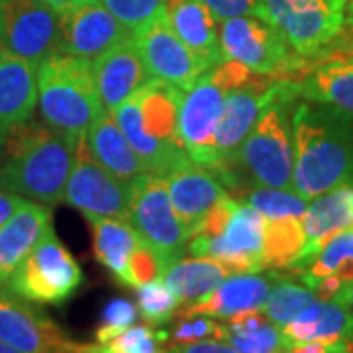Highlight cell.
Here are the masks:
<instances>
[{
	"mask_svg": "<svg viewBox=\"0 0 353 353\" xmlns=\"http://www.w3.org/2000/svg\"><path fill=\"white\" fill-rule=\"evenodd\" d=\"M292 190L312 201L353 185V116L324 104L296 102L292 108Z\"/></svg>",
	"mask_w": 353,
	"mask_h": 353,
	"instance_id": "6da1fadb",
	"label": "cell"
},
{
	"mask_svg": "<svg viewBox=\"0 0 353 353\" xmlns=\"http://www.w3.org/2000/svg\"><path fill=\"white\" fill-rule=\"evenodd\" d=\"M75 139L51 130L48 124L24 122L8 130L0 145V189L41 204L63 202L65 185L75 163Z\"/></svg>",
	"mask_w": 353,
	"mask_h": 353,
	"instance_id": "7a4b0ae2",
	"label": "cell"
},
{
	"mask_svg": "<svg viewBox=\"0 0 353 353\" xmlns=\"http://www.w3.org/2000/svg\"><path fill=\"white\" fill-rule=\"evenodd\" d=\"M183 92L171 83L152 79L110 112L145 171L163 179L189 159L179 138Z\"/></svg>",
	"mask_w": 353,
	"mask_h": 353,
	"instance_id": "3957f363",
	"label": "cell"
},
{
	"mask_svg": "<svg viewBox=\"0 0 353 353\" xmlns=\"http://www.w3.org/2000/svg\"><path fill=\"white\" fill-rule=\"evenodd\" d=\"M296 102V83L283 79L275 99L265 106L238 150L234 171L240 176L241 185V173H245L252 187L292 190V108Z\"/></svg>",
	"mask_w": 353,
	"mask_h": 353,
	"instance_id": "277c9868",
	"label": "cell"
},
{
	"mask_svg": "<svg viewBox=\"0 0 353 353\" xmlns=\"http://www.w3.org/2000/svg\"><path fill=\"white\" fill-rule=\"evenodd\" d=\"M38 104L43 122L69 139H79L104 112L92 61L55 51L38 65Z\"/></svg>",
	"mask_w": 353,
	"mask_h": 353,
	"instance_id": "5b68a950",
	"label": "cell"
},
{
	"mask_svg": "<svg viewBox=\"0 0 353 353\" xmlns=\"http://www.w3.org/2000/svg\"><path fill=\"white\" fill-rule=\"evenodd\" d=\"M245 65L226 59L210 67L204 75L183 92L179 104V138L185 152L196 165L210 169L216 176L222 163L216 152V128L222 116L228 90L250 81Z\"/></svg>",
	"mask_w": 353,
	"mask_h": 353,
	"instance_id": "8992f818",
	"label": "cell"
},
{
	"mask_svg": "<svg viewBox=\"0 0 353 353\" xmlns=\"http://www.w3.org/2000/svg\"><path fill=\"white\" fill-rule=\"evenodd\" d=\"M252 16L273 26L304 59H312L345 32L343 0H257Z\"/></svg>",
	"mask_w": 353,
	"mask_h": 353,
	"instance_id": "52a82bcc",
	"label": "cell"
},
{
	"mask_svg": "<svg viewBox=\"0 0 353 353\" xmlns=\"http://www.w3.org/2000/svg\"><path fill=\"white\" fill-rule=\"evenodd\" d=\"M222 59L245 65L255 75L294 81L306 59L294 53L287 39L261 18L245 14L220 22Z\"/></svg>",
	"mask_w": 353,
	"mask_h": 353,
	"instance_id": "ba28073f",
	"label": "cell"
},
{
	"mask_svg": "<svg viewBox=\"0 0 353 353\" xmlns=\"http://www.w3.org/2000/svg\"><path fill=\"white\" fill-rule=\"evenodd\" d=\"M81 283V265L59 241L51 226L14 271L8 289L28 303L61 306L79 290Z\"/></svg>",
	"mask_w": 353,
	"mask_h": 353,
	"instance_id": "9c48e42d",
	"label": "cell"
},
{
	"mask_svg": "<svg viewBox=\"0 0 353 353\" xmlns=\"http://www.w3.org/2000/svg\"><path fill=\"white\" fill-rule=\"evenodd\" d=\"M283 79H271V77L253 75L240 87L228 90L224 99L222 116L216 128V152L222 163V171L218 181L228 187V190H236L240 196L243 185L240 176L234 171V161L238 150L243 143L245 136L252 132L253 124L257 122L259 114L269 102L275 99Z\"/></svg>",
	"mask_w": 353,
	"mask_h": 353,
	"instance_id": "30bf717a",
	"label": "cell"
},
{
	"mask_svg": "<svg viewBox=\"0 0 353 353\" xmlns=\"http://www.w3.org/2000/svg\"><path fill=\"white\" fill-rule=\"evenodd\" d=\"M130 224L145 241L175 263L185 252L189 236L179 220L163 176L141 173L126 185Z\"/></svg>",
	"mask_w": 353,
	"mask_h": 353,
	"instance_id": "8fae6325",
	"label": "cell"
},
{
	"mask_svg": "<svg viewBox=\"0 0 353 353\" xmlns=\"http://www.w3.org/2000/svg\"><path fill=\"white\" fill-rule=\"evenodd\" d=\"M132 41L152 79L189 90L210 67L190 51L167 20L165 8L132 30Z\"/></svg>",
	"mask_w": 353,
	"mask_h": 353,
	"instance_id": "7c38bea8",
	"label": "cell"
},
{
	"mask_svg": "<svg viewBox=\"0 0 353 353\" xmlns=\"http://www.w3.org/2000/svg\"><path fill=\"white\" fill-rule=\"evenodd\" d=\"M265 216L240 202L218 236H194L187 243L194 257H210L226 267L230 275L263 271Z\"/></svg>",
	"mask_w": 353,
	"mask_h": 353,
	"instance_id": "4fadbf2b",
	"label": "cell"
},
{
	"mask_svg": "<svg viewBox=\"0 0 353 353\" xmlns=\"http://www.w3.org/2000/svg\"><path fill=\"white\" fill-rule=\"evenodd\" d=\"M63 202L90 220L118 218L130 222L126 185L114 179L88 152L87 134L75 143V163L65 185Z\"/></svg>",
	"mask_w": 353,
	"mask_h": 353,
	"instance_id": "5bb4252c",
	"label": "cell"
},
{
	"mask_svg": "<svg viewBox=\"0 0 353 353\" xmlns=\"http://www.w3.org/2000/svg\"><path fill=\"white\" fill-rule=\"evenodd\" d=\"M0 46L38 67L57 51V12L43 0H0Z\"/></svg>",
	"mask_w": 353,
	"mask_h": 353,
	"instance_id": "9a60e30c",
	"label": "cell"
},
{
	"mask_svg": "<svg viewBox=\"0 0 353 353\" xmlns=\"http://www.w3.org/2000/svg\"><path fill=\"white\" fill-rule=\"evenodd\" d=\"M299 99L353 116V32L341 34L294 79Z\"/></svg>",
	"mask_w": 353,
	"mask_h": 353,
	"instance_id": "2e32d148",
	"label": "cell"
},
{
	"mask_svg": "<svg viewBox=\"0 0 353 353\" xmlns=\"http://www.w3.org/2000/svg\"><path fill=\"white\" fill-rule=\"evenodd\" d=\"M59 46L57 51L94 59L122 39L132 36L101 0H73L57 10Z\"/></svg>",
	"mask_w": 353,
	"mask_h": 353,
	"instance_id": "e0dca14e",
	"label": "cell"
},
{
	"mask_svg": "<svg viewBox=\"0 0 353 353\" xmlns=\"http://www.w3.org/2000/svg\"><path fill=\"white\" fill-rule=\"evenodd\" d=\"M0 341L22 353H73V341L34 303L0 290Z\"/></svg>",
	"mask_w": 353,
	"mask_h": 353,
	"instance_id": "ac0fdd59",
	"label": "cell"
},
{
	"mask_svg": "<svg viewBox=\"0 0 353 353\" xmlns=\"http://www.w3.org/2000/svg\"><path fill=\"white\" fill-rule=\"evenodd\" d=\"M281 277L283 273L277 269H271L269 273L228 275L210 294L181 308L179 318L210 316L214 320H228L248 310H261L271 292V287Z\"/></svg>",
	"mask_w": 353,
	"mask_h": 353,
	"instance_id": "d6986e66",
	"label": "cell"
},
{
	"mask_svg": "<svg viewBox=\"0 0 353 353\" xmlns=\"http://www.w3.org/2000/svg\"><path fill=\"white\" fill-rule=\"evenodd\" d=\"M92 75L99 99L106 112H112L138 88L152 81V75L141 61L132 36L94 57Z\"/></svg>",
	"mask_w": 353,
	"mask_h": 353,
	"instance_id": "ffe728a7",
	"label": "cell"
},
{
	"mask_svg": "<svg viewBox=\"0 0 353 353\" xmlns=\"http://www.w3.org/2000/svg\"><path fill=\"white\" fill-rule=\"evenodd\" d=\"M304 248L287 271L299 273L314 259L326 241L353 226V185L338 187L308 202L303 214Z\"/></svg>",
	"mask_w": 353,
	"mask_h": 353,
	"instance_id": "44dd1931",
	"label": "cell"
},
{
	"mask_svg": "<svg viewBox=\"0 0 353 353\" xmlns=\"http://www.w3.org/2000/svg\"><path fill=\"white\" fill-rule=\"evenodd\" d=\"M165 181L169 187L173 208L187 230L189 238L192 230L199 226V222L206 216V212L224 194H228L224 185L218 181V176L210 169L194 163L190 157L187 161L176 165L175 169L165 176Z\"/></svg>",
	"mask_w": 353,
	"mask_h": 353,
	"instance_id": "7402d4cb",
	"label": "cell"
},
{
	"mask_svg": "<svg viewBox=\"0 0 353 353\" xmlns=\"http://www.w3.org/2000/svg\"><path fill=\"white\" fill-rule=\"evenodd\" d=\"M38 104V67L0 50V138L32 120Z\"/></svg>",
	"mask_w": 353,
	"mask_h": 353,
	"instance_id": "603a6c76",
	"label": "cell"
},
{
	"mask_svg": "<svg viewBox=\"0 0 353 353\" xmlns=\"http://www.w3.org/2000/svg\"><path fill=\"white\" fill-rule=\"evenodd\" d=\"M51 228L48 204L28 201L0 228V287L8 285L12 273Z\"/></svg>",
	"mask_w": 353,
	"mask_h": 353,
	"instance_id": "cb8c5ba5",
	"label": "cell"
},
{
	"mask_svg": "<svg viewBox=\"0 0 353 353\" xmlns=\"http://www.w3.org/2000/svg\"><path fill=\"white\" fill-rule=\"evenodd\" d=\"M165 14L173 32L208 67L224 61L218 20L202 0H169L165 4Z\"/></svg>",
	"mask_w": 353,
	"mask_h": 353,
	"instance_id": "d4e9b609",
	"label": "cell"
},
{
	"mask_svg": "<svg viewBox=\"0 0 353 353\" xmlns=\"http://www.w3.org/2000/svg\"><path fill=\"white\" fill-rule=\"evenodd\" d=\"M281 332L287 350L290 345L306 343V341H353L352 304L341 301H316L310 306H306L285 328H281Z\"/></svg>",
	"mask_w": 353,
	"mask_h": 353,
	"instance_id": "484cf974",
	"label": "cell"
},
{
	"mask_svg": "<svg viewBox=\"0 0 353 353\" xmlns=\"http://www.w3.org/2000/svg\"><path fill=\"white\" fill-rule=\"evenodd\" d=\"M87 145L92 159L124 185L145 173V167L138 153L132 150L130 141L116 124L112 114L106 110L88 128Z\"/></svg>",
	"mask_w": 353,
	"mask_h": 353,
	"instance_id": "4316f807",
	"label": "cell"
},
{
	"mask_svg": "<svg viewBox=\"0 0 353 353\" xmlns=\"http://www.w3.org/2000/svg\"><path fill=\"white\" fill-rule=\"evenodd\" d=\"M90 226H92V245H94L97 261L118 283L124 285L128 261L138 241L141 240L138 230L126 220H118V218H97L90 220Z\"/></svg>",
	"mask_w": 353,
	"mask_h": 353,
	"instance_id": "83f0119b",
	"label": "cell"
},
{
	"mask_svg": "<svg viewBox=\"0 0 353 353\" xmlns=\"http://www.w3.org/2000/svg\"><path fill=\"white\" fill-rule=\"evenodd\" d=\"M226 267L210 257L176 259L165 271L163 283L175 292L181 304H192L204 299L228 277Z\"/></svg>",
	"mask_w": 353,
	"mask_h": 353,
	"instance_id": "f1b7e54d",
	"label": "cell"
},
{
	"mask_svg": "<svg viewBox=\"0 0 353 353\" xmlns=\"http://www.w3.org/2000/svg\"><path fill=\"white\" fill-rule=\"evenodd\" d=\"M303 220L296 216L265 218L263 267L287 271L304 248Z\"/></svg>",
	"mask_w": 353,
	"mask_h": 353,
	"instance_id": "f546056e",
	"label": "cell"
},
{
	"mask_svg": "<svg viewBox=\"0 0 353 353\" xmlns=\"http://www.w3.org/2000/svg\"><path fill=\"white\" fill-rule=\"evenodd\" d=\"M316 294L303 283L290 281L289 275L283 273V277L275 281L271 292L263 304V314L269 322H273L279 328H285L296 316L303 312L306 306L316 303Z\"/></svg>",
	"mask_w": 353,
	"mask_h": 353,
	"instance_id": "4dcf8cb0",
	"label": "cell"
},
{
	"mask_svg": "<svg viewBox=\"0 0 353 353\" xmlns=\"http://www.w3.org/2000/svg\"><path fill=\"white\" fill-rule=\"evenodd\" d=\"M171 334L152 326H132L106 343H75L73 353H161L159 345L167 343Z\"/></svg>",
	"mask_w": 353,
	"mask_h": 353,
	"instance_id": "1f68e13d",
	"label": "cell"
},
{
	"mask_svg": "<svg viewBox=\"0 0 353 353\" xmlns=\"http://www.w3.org/2000/svg\"><path fill=\"white\" fill-rule=\"evenodd\" d=\"M241 199L245 204L259 210L265 218H285L296 216L303 218L308 201L301 199L296 192L285 189H269V187H250L243 190Z\"/></svg>",
	"mask_w": 353,
	"mask_h": 353,
	"instance_id": "d6a6232c",
	"label": "cell"
},
{
	"mask_svg": "<svg viewBox=\"0 0 353 353\" xmlns=\"http://www.w3.org/2000/svg\"><path fill=\"white\" fill-rule=\"evenodd\" d=\"M138 292V308L141 318L150 326H163L173 320L181 301L175 292L163 283V279H155L148 285H141L136 289Z\"/></svg>",
	"mask_w": 353,
	"mask_h": 353,
	"instance_id": "836d02e7",
	"label": "cell"
},
{
	"mask_svg": "<svg viewBox=\"0 0 353 353\" xmlns=\"http://www.w3.org/2000/svg\"><path fill=\"white\" fill-rule=\"evenodd\" d=\"M171 265L173 263L165 257L163 253L157 252L150 241H145L141 238L134 253H132L130 261H128L124 287L138 289V287L148 285V283H152L155 279H161Z\"/></svg>",
	"mask_w": 353,
	"mask_h": 353,
	"instance_id": "e575fe53",
	"label": "cell"
},
{
	"mask_svg": "<svg viewBox=\"0 0 353 353\" xmlns=\"http://www.w3.org/2000/svg\"><path fill=\"white\" fill-rule=\"evenodd\" d=\"M240 353H285V338L279 326L265 322L259 328L248 330L241 334H226L224 340Z\"/></svg>",
	"mask_w": 353,
	"mask_h": 353,
	"instance_id": "d590c367",
	"label": "cell"
},
{
	"mask_svg": "<svg viewBox=\"0 0 353 353\" xmlns=\"http://www.w3.org/2000/svg\"><path fill=\"white\" fill-rule=\"evenodd\" d=\"M138 320V306L128 299H112L104 304L101 312V326L94 332L97 343H106L132 328Z\"/></svg>",
	"mask_w": 353,
	"mask_h": 353,
	"instance_id": "8d00e7d4",
	"label": "cell"
},
{
	"mask_svg": "<svg viewBox=\"0 0 353 353\" xmlns=\"http://www.w3.org/2000/svg\"><path fill=\"white\" fill-rule=\"evenodd\" d=\"M101 2L128 30H136L138 26L148 22L152 16L165 8L169 0H101Z\"/></svg>",
	"mask_w": 353,
	"mask_h": 353,
	"instance_id": "74e56055",
	"label": "cell"
},
{
	"mask_svg": "<svg viewBox=\"0 0 353 353\" xmlns=\"http://www.w3.org/2000/svg\"><path fill=\"white\" fill-rule=\"evenodd\" d=\"M224 334V324H218L214 318L210 316H190V318H183L181 324H176L173 330L171 338H173V345L176 343H192V341L202 340H222Z\"/></svg>",
	"mask_w": 353,
	"mask_h": 353,
	"instance_id": "f35d334b",
	"label": "cell"
},
{
	"mask_svg": "<svg viewBox=\"0 0 353 353\" xmlns=\"http://www.w3.org/2000/svg\"><path fill=\"white\" fill-rule=\"evenodd\" d=\"M238 204H240L238 199H234V196H230V194H224V196L206 212V216L199 222V226L192 230L190 238H194V236H208V238L218 236V234L226 228L228 220H230V216L236 210Z\"/></svg>",
	"mask_w": 353,
	"mask_h": 353,
	"instance_id": "ab89813d",
	"label": "cell"
},
{
	"mask_svg": "<svg viewBox=\"0 0 353 353\" xmlns=\"http://www.w3.org/2000/svg\"><path fill=\"white\" fill-rule=\"evenodd\" d=\"M202 2L210 8V12L214 14L218 22L252 14L257 4V0H202Z\"/></svg>",
	"mask_w": 353,
	"mask_h": 353,
	"instance_id": "60d3db41",
	"label": "cell"
},
{
	"mask_svg": "<svg viewBox=\"0 0 353 353\" xmlns=\"http://www.w3.org/2000/svg\"><path fill=\"white\" fill-rule=\"evenodd\" d=\"M285 353H353L352 340H330V341H306L290 345Z\"/></svg>",
	"mask_w": 353,
	"mask_h": 353,
	"instance_id": "b9f144b4",
	"label": "cell"
},
{
	"mask_svg": "<svg viewBox=\"0 0 353 353\" xmlns=\"http://www.w3.org/2000/svg\"><path fill=\"white\" fill-rule=\"evenodd\" d=\"M161 353H240L236 352L226 341L216 340H202L192 341V343H176L171 345L169 350H163Z\"/></svg>",
	"mask_w": 353,
	"mask_h": 353,
	"instance_id": "7bdbcfd3",
	"label": "cell"
},
{
	"mask_svg": "<svg viewBox=\"0 0 353 353\" xmlns=\"http://www.w3.org/2000/svg\"><path fill=\"white\" fill-rule=\"evenodd\" d=\"M24 196H18L14 192H6L0 189V228L16 214V210L24 204Z\"/></svg>",
	"mask_w": 353,
	"mask_h": 353,
	"instance_id": "ee69618b",
	"label": "cell"
},
{
	"mask_svg": "<svg viewBox=\"0 0 353 353\" xmlns=\"http://www.w3.org/2000/svg\"><path fill=\"white\" fill-rule=\"evenodd\" d=\"M345 4V28L353 32V0H343Z\"/></svg>",
	"mask_w": 353,
	"mask_h": 353,
	"instance_id": "f6af8a7d",
	"label": "cell"
},
{
	"mask_svg": "<svg viewBox=\"0 0 353 353\" xmlns=\"http://www.w3.org/2000/svg\"><path fill=\"white\" fill-rule=\"evenodd\" d=\"M43 2L57 12V10H61L63 6H67V4H69V2H73V0H43Z\"/></svg>",
	"mask_w": 353,
	"mask_h": 353,
	"instance_id": "bcb514c9",
	"label": "cell"
},
{
	"mask_svg": "<svg viewBox=\"0 0 353 353\" xmlns=\"http://www.w3.org/2000/svg\"><path fill=\"white\" fill-rule=\"evenodd\" d=\"M0 353H22V352H18V350H14V347H10L8 343L0 341Z\"/></svg>",
	"mask_w": 353,
	"mask_h": 353,
	"instance_id": "7dc6e473",
	"label": "cell"
},
{
	"mask_svg": "<svg viewBox=\"0 0 353 353\" xmlns=\"http://www.w3.org/2000/svg\"><path fill=\"white\" fill-rule=\"evenodd\" d=\"M350 304H352V308H353V285H352V299H350Z\"/></svg>",
	"mask_w": 353,
	"mask_h": 353,
	"instance_id": "c3c4849f",
	"label": "cell"
},
{
	"mask_svg": "<svg viewBox=\"0 0 353 353\" xmlns=\"http://www.w3.org/2000/svg\"><path fill=\"white\" fill-rule=\"evenodd\" d=\"M0 50H2V46H0Z\"/></svg>",
	"mask_w": 353,
	"mask_h": 353,
	"instance_id": "681fc988",
	"label": "cell"
}]
</instances>
